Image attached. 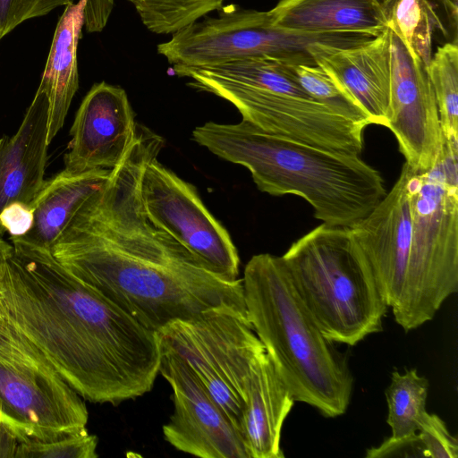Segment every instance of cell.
I'll use <instances>...</instances> for the list:
<instances>
[{"label": "cell", "instance_id": "52a82bcc", "mask_svg": "<svg viewBox=\"0 0 458 458\" xmlns=\"http://www.w3.org/2000/svg\"><path fill=\"white\" fill-rule=\"evenodd\" d=\"M198 90L227 100L242 120L266 132L360 156L365 127L310 97L284 60L255 56L225 62L217 67L214 81Z\"/></svg>", "mask_w": 458, "mask_h": 458}, {"label": "cell", "instance_id": "1f68e13d", "mask_svg": "<svg viewBox=\"0 0 458 458\" xmlns=\"http://www.w3.org/2000/svg\"><path fill=\"white\" fill-rule=\"evenodd\" d=\"M18 444L16 436L0 421V458H14Z\"/></svg>", "mask_w": 458, "mask_h": 458}, {"label": "cell", "instance_id": "30bf717a", "mask_svg": "<svg viewBox=\"0 0 458 458\" xmlns=\"http://www.w3.org/2000/svg\"><path fill=\"white\" fill-rule=\"evenodd\" d=\"M83 398L0 316V421L19 442L85 428Z\"/></svg>", "mask_w": 458, "mask_h": 458}, {"label": "cell", "instance_id": "3957f363", "mask_svg": "<svg viewBox=\"0 0 458 458\" xmlns=\"http://www.w3.org/2000/svg\"><path fill=\"white\" fill-rule=\"evenodd\" d=\"M192 140L216 156L245 166L260 191L304 199L315 218L328 225H352L387 192L380 173L360 156L271 134L245 120L233 124L208 122L193 130Z\"/></svg>", "mask_w": 458, "mask_h": 458}, {"label": "cell", "instance_id": "7402d4cb", "mask_svg": "<svg viewBox=\"0 0 458 458\" xmlns=\"http://www.w3.org/2000/svg\"><path fill=\"white\" fill-rule=\"evenodd\" d=\"M386 27L423 63L432 58V35L443 25L428 0H382Z\"/></svg>", "mask_w": 458, "mask_h": 458}, {"label": "cell", "instance_id": "484cf974", "mask_svg": "<svg viewBox=\"0 0 458 458\" xmlns=\"http://www.w3.org/2000/svg\"><path fill=\"white\" fill-rule=\"evenodd\" d=\"M299 85L314 100L365 128L372 122L360 105L317 64H290Z\"/></svg>", "mask_w": 458, "mask_h": 458}, {"label": "cell", "instance_id": "d6986e66", "mask_svg": "<svg viewBox=\"0 0 458 458\" xmlns=\"http://www.w3.org/2000/svg\"><path fill=\"white\" fill-rule=\"evenodd\" d=\"M273 26L299 34H360L387 29L382 0H279L268 11Z\"/></svg>", "mask_w": 458, "mask_h": 458}, {"label": "cell", "instance_id": "5bb4252c", "mask_svg": "<svg viewBox=\"0 0 458 458\" xmlns=\"http://www.w3.org/2000/svg\"><path fill=\"white\" fill-rule=\"evenodd\" d=\"M352 242L376 278L388 308H400L405 287L411 237V213L405 174L361 220L348 226Z\"/></svg>", "mask_w": 458, "mask_h": 458}, {"label": "cell", "instance_id": "603a6c76", "mask_svg": "<svg viewBox=\"0 0 458 458\" xmlns=\"http://www.w3.org/2000/svg\"><path fill=\"white\" fill-rule=\"evenodd\" d=\"M428 381L420 377L415 369L403 374L394 370L391 383L386 390L388 406L386 422L391 428L393 440H408L416 437L426 411Z\"/></svg>", "mask_w": 458, "mask_h": 458}, {"label": "cell", "instance_id": "5b68a950", "mask_svg": "<svg viewBox=\"0 0 458 458\" xmlns=\"http://www.w3.org/2000/svg\"><path fill=\"white\" fill-rule=\"evenodd\" d=\"M281 257L297 293L327 339L352 346L382 331L388 307L348 227L322 223Z\"/></svg>", "mask_w": 458, "mask_h": 458}, {"label": "cell", "instance_id": "7a4b0ae2", "mask_svg": "<svg viewBox=\"0 0 458 458\" xmlns=\"http://www.w3.org/2000/svg\"><path fill=\"white\" fill-rule=\"evenodd\" d=\"M0 316L85 400L118 404L157 377V333L67 271L50 249L11 236Z\"/></svg>", "mask_w": 458, "mask_h": 458}, {"label": "cell", "instance_id": "8fae6325", "mask_svg": "<svg viewBox=\"0 0 458 458\" xmlns=\"http://www.w3.org/2000/svg\"><path fill=\"white\" fill-rule=\"evenodd\" d=\"M140 196L149 221L185 248L204 267L226 281L239 276L240 258L227 230L191 183L150 158L141 174Z\"/></svg>", "mask_w": 458, "mask_h": 458}, {"label": "cell", "instance_id": "8992f818", "mask_svg": "<svg viewBox=\"0 0 458 458\" xmlns=\"http://www.w3.org/2000/svg\"><path fill=\"white\" fill-rule=\"evenodd\" d=\"M411 237L403 301L394 314L405 331L431 320L458 290V147L445 143L434 166L405 163Z\"/></svg>", "mask_w": 458, "mask_h": 458}, {"label": "cell", "instance_id": "ffe728a7", "mask_svg": "<svg viewBox=\"0 0 458 458\" xmlns=\"http://www.w3.org/2000/svg\"><path fill=\"white\" fill-rule=\"evenodd\" d=\"M86 1L78 0L65 6L55 27L37 89L45 95L48 103L47 140L49 145L62 129L79 89L77 51L84 25Z\"/></svg>", "mask_w": 458, "mask_h": 458}, {"label": "cell", "instance_id": "e575fe53", "mask_svg": "<svg viewBox=\"0 0 458 458\" xmlns=\"http://www.w3.org/2000/svg\"><path fill=\"white\" fill-rule=\"evenodd\" d=\"M453 3L458 4V0H451Z\"/></svg>", "mask_w": 458, "mask_h": 458}, {"label": "cell", "instance_id": "9a60e30c", "mask_svg": "<svg viewBox=\"0 0 458 458\" xmlns=\"http://www.w3.org/2000/svg\"><path fill=\"white\" fill-rule=\"evenodd\" d=\"M137 124L125 90L106 81L95 83L78 108L65 154L64 169L82 173L113 169L135 140Z\"/></svg>", "mask_w": 458, "mask_h": 458}, {"label": "cell", "instance_id": "9c48e42d", "mask_svg": "<svg viewBox=\"0 0 458 458\" xmlns=\"http://www.w3.org/2000/svg\"><path fill=\"white\" fill-rule=\"evenodd\" d=\"M157 336L160 346L191 368L241 433L245 385L253 364L266 352L247 311L210 309L171 322Z\"/></svg>", "mask_w": 458, "mask_h": 458}, {"label": "cell", "instance_id": "2e32d148", "mask_svg": "<svg viewBox=\"0 0 458 458\" xmlns=\"http://www.w3.org/2000/svg\"><path fill=\"white\" fill-rule=\"evenodd\" d=\"M310 53L316 64L360 105L372 124L387 126L391 78L388 29L351 47L316 44Z\"/></svg>", "mask_w": 458, "mask_h": 458}, {"label": "cell", "instance_id": "83f0119b", "mask_svg": "<svg viewBox=\"0 0 458 458\" xmlns=\"http://www.w3.org/2000/svg\"><path fill=\"white\" fill-rule=\"evenodd\" d=\"M420 456L431 458H457L458 442L445 423L435 414L427 413L417 432Z\"/></svg>", "mask_w": 458, "mask_h": 458}, {"label": "cell", "instance_id": "4dcf8cb0", "mask_svg": "<svg viewBox=\"0 0 458 458\" xmlns=\"http://www.w3.org/2000/svg\"><path fill=\"white\" fill-rule=\"evenodd\" d=\"M114 0H87L84 7V25L88 32H100L106 27L114 8Z\"/></svg>", "mask_w": 458, "mask_h": 458}, {"label": "cell", "instance_id": "ba28073f", "mask_svg": "<svg viewBox=\"0 0 458 458\" xmlns=\"http://www.w3.org/2000/svg\"><path fill=\"white\" fill-rule=\"evenodd\" d=\"M215 17L204 16L172 34L157 51L172 67H199L227 61L270 56L290 64H316L310 49L316 44L351 47L358 34H299L273 26L268 11L223 5Z\"/></svg>", "mask_w": 458, "mask_h": 458}, {"label": "cell", "instance_id": "7c38bea8", "mask_svg": "<svg viewBox=\"0 0 458 458\" xmlns=\"http://www.w3.org/2000/svg\"><path fill=\"white\" fill-rule=\"evenodd\" d=\"M158 372L171 386L174 411L163 435L177 450L201 458H249L240 431L191 368L160 346Z\"/></svg>", "mask_w": 458, "mask_h": 458}, {"label": "cell", "instance_id": "836d02e7", "mask_svg": "<svg viewBox=\"0 0 458 458\" xmlns=\"http://www.w3.org/2000/svg\"><path fill=\"white\" fill-rule=\"evenodd\" d=\"M13 252V245L3 239L0 234V272Z\"/></svg>", "mask_w": 458, "mask_h": 458}, {"label": "cell", "instance_id": "e0dca14e", "mask_svg": "<svg viewBox=\"0 0 458 458\" xmlns=\"http://www.w3.org/2000/svg\"><path fill=\"white\" fill-rule=\"evenodd\" d=\"M47 120V99L37 90L17 131L0 139V213L15 202L30 206L40 191L49 146Z\"/></svg>", "mask_w": 458, "mask_h": 458}, {"label": "cell", "instance_id": "cb8c5ba5", "mask_svg": "<svg viewBox=\"0 0 458 458\" xmlns=\"http://www.w3.org/2000/svg\"><path fill=\"white\" fill-rule=\"evenodd\" d=\"M426 70L435 94L445 140L458 143L457 44L448 42L439 47Z\"/></svg>", "mask_w": 458, "mask_h": 458}, {"label": "cell", "instance_id": "f1b7e54d", "mask_svg": "<svg viewBox=\"0 0 458 458\" xmlns=\"http://www.w3.org/2000/svg\"><path fill=\"white\" fill-rule=\"evenodd\" d=\"M75 0H0V39L21 23L48 14Z\"/></svg>", "mask_w": 458, "mask_h": 458}, {"label": "cell", "instance_id": "6da1fadb", "mask_svg": "<svg viewBox=\"0 0 458 458\" xmlns=\"http://www.w3.org/2000/svg\"><path fill=\"white\" fill-rule=\"evenodd\" d=\"M163 146L161 136L138 125L105 186L83 203L50 247L67 271L157 333L214 308L246 311L242 279L214 275L148 218L141 174Z\"/></svg>", "mask_w": 458, "mask_h": 458}, {"label": "cell", "instance_id": "277c9868", "mask_svg": "<svg viewBox=\"0 0 458 458\" xmlns=\"http://www.w3.org/2000/svg\"><path fill=\"white\" fill-rule=\"evenodd\" d=\"M242 280L248 318L293 400L326 417L344 414L353 386L347 357L321 333L282 257L252 256Z\"/></svg>", "mask_w": 458, "mask_h": 458}, {"label": "cell", "instance_id": "d6a6232c", "mask_svg": "<svg viewBox=\"0 0 458 458\" xmlns=\"http://www.w3.org/2000/svg\"><path fill=\"white\" fill-rule=\"evenodd\" d=\"M446 13V17L449 22L451 34L453 35L452 43L457 44V9L458 4L453 3L451 0H440Z\"/></svg>", "mask_w": 458, "mask_h": 458}, {"label": "cell", "instance_id": "d4e9b609", "mask_svg": "<svg viewBox=\"0 0 458 458\" xmlns=\"http://www.w3.org/2000/svg\"><path fill=\"white\" fill-rule=\"evenodd\" d=\"M143 25L156 34H173L216 11L225 0H128Z\"/></svg>", "mask_w": 458, "mask_h": 458}, {"label": "cell", "instance_id": "ac0fdd59", "mask_svg": "<svg viewBox=\"0 0 458 458\" xmlns=\"http://www.w3.org/2000/svg\"><path fill=\"white\" fill-rule=\"evenodd\" d=\"M294 400L264 352L248 377L241 417V434L249 458H283V424Z\"/></svg>", "mask_w": 458, "mask_h": 458}, {"label": "cell", "instance_id": "4fadbf2b", "mask_svg": "<svg viewBox=\"0 0 458 458\" xmlns=\"http://www.w3.org/2000/svg\"><path fill=\"white\" fill-rule=\"evenodd\" d=\"M388 29V28H387ZM390 119L405 164L416 172L430 170L445 145L435 94L426 67L388 29Z\"/></svg>", "mask_w": 458, "mask_h": 458}, {"label": "cell", "instance_id": "f546056e", "mask_svg": "<svg viewBox=\"0 0 458 458\" xmlns=\"http://www.w3.org/2000/svg\"><path fill=\"white\" fill-rule=\"evenodd\" d=\"M33 209L30 206L15 202L4 208L0 213V232L11 236H22L31 227Z\"/></svg>", "mask_w": 458, "mask_h": 458}, {"label": "cell", "instance_id": "4316f807", "mask_svg": "<svg viewBox=\"0 0 458 458\" xmlns=\"http://www.w3.org/2000/svg\"><path fill=\"white\" fill-rule=\"evenodd\" d=\"M98 437L86 427L48 440L19 442L14 458H96Z\"/></svg>", "mask_w": 458, "mask_h": 458}, {"label": "cell", "instance_id": "44dd1931", "mask_svg": "<svg viewBox=\"0 0 458 458\" xmlns=\"http://www.w3.org/2000/svg\"><path fill=\"white\" fill-rule=\"evenodd\" d=\"M112 169L71 173L65 169L44 183L30 204L33 223L19 237L37 246L50 249L77 210L106 183Z\"/></svg>", "mask_w": 458, "mask_h": 458}]
</instances>
